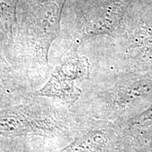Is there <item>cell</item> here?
I'll use <instances>...</instances> for the list:
<instances>
[{"label": "cell", "instance_id": "1", "mask_svg": "<svg viewBox=\"0 0 152 152\" xmlns=\"http://www.w3.org/2000/svg\"><path fill=\"white\" fill-rule=\"evenodd\" d=\"M77 123L74 108L33 96L23 103L0 109V137H39L47 140H73Z\"/></svg>", "mask_w": 152, "mask_h": 152}, {"label": "cell", "instance_id": "2", "mask_svg": "<svg viewBox=\"0 0 152 152\" xmlns=\"http://www.w3.org/2000/svg\"><path fill=\"white\" fill-rule=\"evenodd\" d=\"M74 109L77 123L73 140L52 152H124V138L119 123Z\"/></svg>", "mask_w": 152, "mask_h": 152}, {"label": "cell", "instance_id": "3", "mask_svg": "<svg viewBox=\"0 0 152 152\" xmlns=\"http://www.w3.org/2000/svg\"><path fill=\"white\" fill-rule=\"evenodd\" d=\"M66 0H24V19L28 33L38 42L36 61L49 66V50L60 31L62 9Z\"/></svg>", "mask_w": 152, "mask_h": 152}, {"label": "cell", "instance_id": "4", "mask_svg": "<svg viewBox=\"0 0 152 152\" xmlns=\"http://www.w3.org/2000/svg\"><path fill=\"white\" fill-rule=\"evenodd\" d=\"M152 94V77L132 76L125 77L109 90L99 92L96 96L95 106L86 112L93 116L112 121L121 115L134 102Z\"/></svg>", "mask_w": 152, "mask_h": 152}, {"label": "cell", "instance_id": "5", "mask_svg": "<svg viewBox=\"0 0 152 152\" xmlns=\"http://www.w3.org/2000/svg\"><path fill=\"white\" fill-rule=\"evenodd\" d=\"M77 80L71 73L58 66L53 72L48 82L39 90L32 92L33 96L47 97L64 105H72L79 100L82 91L75 86Z\"/></svg>", "mask_w": 152, "mask_h": 152}, {"label": "cell", "instance_id": "6", "mask_svg": "<svg viewBox=\"0 0 152 152\" xmlns=\"http://www.w3.org/2000/svg\"><path fill=\"white\" fill-rule=\"evenodd\" d=\"M123 16V7L118 3H111L100 7L88 17L85 28V37L111 35L119 26Z\"/></svg>", "mask_w": 152, "mask_h": 152}, {"label": "cell", "instance_id": "7", "mask_svg": "<svg viewBox=\"0 0 152 152\" xmlns=\"http://www.w3.org/2000/svg\"><path fill=\"white\" fill-rule=\"evenodd\" d=\"M121 125V124H120ZM152 125V104L148 109L135 117L127 121L124 126L121 125L123 134H128L139 128H145Z\"/></svg>", "mask_w": 152, "mask_h": 152}, {"label": "cell", "instance_id": "8", "mask_svg": "<svg viewBox=\"0 0 152 152\" xmlns=\"http://www.w3.org/2000/svg\"><path fill=\"white\" fill-rule=\"evenodd\" d=\"M22 152H47L45 139L39 137H23Z\"/></svg>", "mask_w": 152, "mask_h": 152}, {"label": "cell", "instance_id": "9", "mask_svg": "<svg viewBox=\"0 0 152 152\" xmlns=\"http://www.w3.org/2000/svg\"><path fill=\"white\" fill-rule=\"evenodd\" d=\"M21 137H1L0 139V152H22Z\"/></svg>", "mask_w": 152, "mask_h": 152}, {"label": "cell", "instance_id": "10", "mask_svg": "<svg viewBox=\"0 0 152 152\" xmlns=\"http://www.w3.org/2000/svg\"><path fill=\"white\" fill-rule=\"evenodd\" d=\"M124 152H126V151H125V150H124Z\"/></svg>", "mask_w": 152, "mask_h": 152}]
</instances>
